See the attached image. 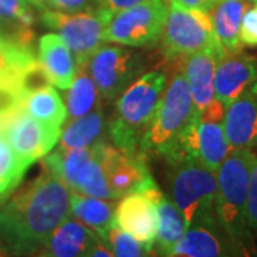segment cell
I'll list each match as a JSON object with an SVG mask.
<instances>
[{
    "instance_id": "obj_39",
    "label": "cell",
    "mask_w": 257,
    "mask_h": 257,
    "mask_svg": "<svg viewBox=\"0 0 257 257\" xmlns=\"http://www.w3.org/2000/svg\"><path fill=\"white\" fill-rule=\"evenodd\" d=\"M0 257H15V256H12V254L9 253V250L0 243Z\"/></svg>"
},
{
    "instance_id": "obj_34",
    "label": "cell",
    "mask_w": 257,
    "mask_h": 257,
    "mask_svg": "<svg viewBox=\"0 0 257 257\" xmlns=\"http://www.w3.org/2000/svg\"><path fill=\"white\" fill-rule=\"evenodd\" d=\"M92 2L93 8H96V9L101 10V12L113 16L114 13L128 9L132 6H136V5L145 2V0H92Z\"/></svg>"
},
{
    "instance_id": "obj_30",
    "label": "cell",
    "mask_w": 257,
    "mask_h": 257,
    "mask_svg": "<svg viewBox=\"0 0 257 257\" xmlns=\"http://www.w3.org/2000/svg\"><path fill=\"white\" fill-rule=\"evenodd\" d=\"M104 243L109 246L114 257H152V251L146 250L138 240L117 229L116 226L109 231Z\"/></svg>"
},
{
    "instance_id": "obj_5",
    "label": "cell",
    "mask_w": 257,
    "mask_h": 257,
    "mask_svg": "<svg viewBox=\"0 0 257 257\" xmlns=\"http://www.w3.org/2000/svg\"><path fill=\"white\" fill-rule=\"evenodd\" d=\"M169 190L187 227L199 221L217 220V175L196 159L186 157L170 165Z\"/></svg>"
},
{
    "instance_id": "obj_15",
    "label": "cell",
    "mask_w": 257,
    "mask_h": 257,
    "mask_svg": "<svg viewBox=\"0 0 257 257\" xmlns=\"http://www.w3.org/2000/svg\"><path fill=\"white\" fill-rule=\"evenodd\" d=\"M257 82V57L239 52L226 55L217 63L214 97L227 109L230 103L251 89Z\"/></svg>"
},
{
    "instance_id": "obj_20",
    "label": "cell",
    "mask_w": 257,
    "mask_h": 257,
    "mask_svg": "<svg viewBox=\"0 0 257 257\" xmlns=\"http://www.w3.org/2000/svg\"><path fill=\"white\" fill-rule=\"evenodd\" d=\"M99 239L92 229L69 216L50 234L45 250L55 257H89Z\"/></svg>"
},
{
    "instance_id": "obj_31",
    "label": "cell",
    "mask_w": 257,
    "mask_h": 257,
    "mask_svg": "<svg viewBox=\"0 0 257 257\" xmlns=\"http://www.w3.org/2000/svg\"><path fill=\"white\" fill-rule=\"evenodd\" d=\"M16 82L20 86L22 92L25 93V96H29L30 93L36 92L39 89L47 87L52 83L49 76H47L46 70L43 69V66L40 63V60H36V59H33L18 74Z\"/></svg>"
},
{
    "instance_id": "obj_43",
    "label": "cell",
    "mask_w": 257,
    "mask_h": 257,
    "mask_svg": "<svg viewBox=\"0 0 257 257\" xmlns=\"http://www.w3.org/2000/svg\"><path fill=\"white\" fill-rule=\"evenodd\" d=\"M251 2H257V0H251Z\"/></svg>"
},
{
    "instance_id": "obj_27",
    "label": "cell",
    "mask_w": 257,
    "mask_h": 257,
    "mask_svg": "<svg viewBox=\"0 0 257 257\" xmlns=\"http://www.w3.org/2000/svg\"><path fill=\"white\" fill-rule=\"evenodd\" d=\"M29 169L23 160H20L18 155L13 152L9 143L0 138V202L5 200L10 193L16 189L19 182Z\"/></svg>"
},
{
    "instance_id": "obj_37",
    "label": "cell",
    "mask_w": 257,
    "mask_h": 257,
    "mask_svg": "<svg viewBox=\"0 0 257 257\" xmlns=\"http://www.w3.org/2000/svg\"><path fill=\"white\" fill-rule=\"evenodd\" d=\"M89 257H114V256H113V253H111V250L109 248V246H107L103 240L99 239L96 243H94V246H93L92 251H90Z\"/></svg>"
},
{
    "instance_id": "obj_11",
    "label": "cell",
    "mask_w": 257,
    "mask_h": 257,
    "mask_svg": "<svg viewBox=\"0 0 257 257\" xmlns=\"http://www.w3.org/2000/svg\"><path fill=\"white\" fill-rule=\"evenodd\" d=\"M0 132L19 159L29 166L46 156L60 139V127L42 123L25 111L8 120Z\"/></svg>"
},
{
    "instance_id": "obj_1",
    "label": "cell",
    "mask_w": 257,
    "mask_h": 257,
    "mask_svg": "<svg viewBox=\"0 0 257 257\" xmlns=\"http://www.w3.org/2000/svg\"><path fill=\"white\" fill-rule=\"evenodd\" d=\"M70 193L45 169L0 209V243L15 257L37 254L56 227L70 216Z\"/></svg>"
},
{
    "instance_id": "obj_24",
    "label": "cell",
    "mask_w": 257,
    "mask_h": 257,
    "mask_svg": "<svg viewBox=\"0 0 257 257\" xmlns=\"http://www.w3.org/2000/svg\"><path fill=\"white\" fill-rule=\"evenodd\" d=\"M104 132V116L99 109H94L90 113L76 117L60 133L59 147L63 150L83 149L94 145L101 140Z\"/></svg>"
},
{
    "instance_id": "obj_3",
    "label": "cell",
    "mask_w": 257,
    "mask_h": 257,
    "mask_svg": "<svg viewBox=\"0 0 257 257\" xmlns=\"http://www.w3.org/2000/svg\"><path fill=\"white\" fill-rule=\"evenodd\" d=\"M256 153L248 149L230 150L217 175L216 219L239 257H250L251 236L247 224V187Z\"/></svg>"
},
{
    "instance_id": "obj_21",
    "label": "cell",
    "mask_w": 257,
    "mask_h": 257,
    "mask_svg": "<svg viewBox=\"0 0 257 257\" xmlns=\"http://www.w3.org/2000/svg\"><path fill=\"white\" fill-rule=\"evenodd\" d=\"M251 0H219L211 12L216 37L227 55L239 53L243 49L240 40V25L243 15L251 6Z\"/></svg>"
},
{
    "instance_id": "obj_22",
    "label": "cell",
    "mask_w": 257,
    "mask_h": 257,
    "mask_svg": "<svg viewBox=\"0 0 257 257\" xmlns=\"http://www.w3.org/2000/svg\"><path fill=\"white\" fill-rule=\"evenodd\" d=\"M114 210L116 204L106 199L70 193V216L92 229L103 241L114 227Z\"/></svg>"
},
{
    "instance_id": "obj_8",
    "label": "cell",
    "mask_w": 257,
    "mask_h": 257,
    "mask_svg": "<svg viewBox=\"0 0 257 257\" xmlns=\"http://www.w3.org/2000/svg\"><path fill=\"white\" fill-rule=\"evenodd\" d=\"M145 57L123 46H100L86 62V70L104 100H113L140 77Z\"/></svg>"
},
{
    "instance_id": "obj_28",
    "label": "cell",
    "mask_w": 257,
    "mask_h": 257,
    "mask_svg": "<svg viewBox=\"0 0 257 257\" xmlns=\"http://www.w3.org/2000/svg\"><path fill=\"white\" fill-rule=\"evenodd\" d=\"M35 59L30 49L19 46L0 35V76L16 80L18 74Z\"/></svg>"
},
{
    "instance_id": "obj_23",
    "label": "cell",
    "mask_w": 257,
    "mask_h": 257,
    "mask_svg": "<svg viewBox=\"0 0 257 257\" xmlns=\"http://www.w3.org/2000/svg\"><path fill=\"white\" fill-rule=\"evenodd\" d=\"M35 15L30 0H0L2 36L19 46L30 49L33 40Z\"/></svg>"
},
{
    "instance_id": "obj_36",
    "label": "cell",
    "mask_w": 257,
    "mask_h": 257,
    "mask_svg": "<svg viewBox=\"0 0 257 257\" xmlns=\"http://www.w3.org/2000/svg\"><path fill=\"white\" fill-rule=\"evenodd\" d=\"M219 0H170V3L179 5L186 9H199L210 12Z\"/></svg>"
},
{
    "instance_id": "obj_4",
    "label": "cell",
    "mask_w": 257,
    "mask_h": 257,
    "mask_svg": "<svg viewBox=\"0 0 257 257\" xmlns=\"http://www.w3.org/2000/svg\"><path fill=\"white\" fill-rule=\"evenodd\" d=\"M165 86V74L149 72L121 93L110 121L113 146L130 153L142 152V142L156 114Z\"/></svg>"
},
{
    "instance_id": "obj_33",
    "label": "cell",
    "mask_w": 257,
    "mask_h": 257,
    "mask_svg": "<svg viewBox=\"0 0 257 257\" xmlns=\"http://www.w3.org/2000/svg\"><path fill=\"white\" fill-rule=\"evenodd\" d=\"M246 216H247L248 229L257 230V156L250 169V176H248Z\"/></svg>"
},
{
    "instance_id": "obj_38",
    "label": "cell",
    "mask_w": 257,
    "mask_h": 257,
    "mask_svg": "<svg viewBox=\"0 0 257 257\" xmlns=\"http://www.w3.org/2000/svg\"><path fill=\"white\" fill-rule=\"evenodd\" d=\"M52 2L53 0H30V3L32 5H35L37 8H40V9H50V5H52Z\"/></svg>"
},
{
    "instance_id": "obj_9",
    "label": "cell",
    "mask_w": 257,
    "mask_h": 257,
    "mask_svg": "<svg viewBox=\"0 0 257 257\" xmlns=\"http://www.w3.org/2000/svg\"><path fill=\"white\" fill-rule=\"evenodd\" d=\"M167 10L165 0H145L117 12L106 26L104 39L123 46L152 45L163 35Z\"/></svg>"
},
{
    "instance_id": "obj_32",
    "label": "cell",
    "mask_w": 257,
    "mask_h": 257,
    "mask_svg": "<svg viewBox=\"0 0 257 257\" xmlns=\"http://www.w3.org/2000/svg\"><path fill=\"white\" fill-rule=\"evenodd\" d=\"M240 40L243 46H257V2L246 10L240 25Z\"/></svg>"
},
{
    "instance_id": "obj_6",
    "label": "cell",
    "mask_w": 257,
    "mask_h": 257,
    "mask_svg": "<svg viewBox=\"0 0 257 257\" xmlns=\"http://www.w3.org/2000/svg\"><path fill=\"white\" fill-rule=\"evenodd\" d=\"M199 52H213L224 57L209 12L186 9L170 3L163 29V53L167 59L187 57Z\"/></svg>"
},
{
    "instance_id": "obj_35",
    "label": "cell",
    "mask_w": 257,
    "mask_h": 257,
    "mask_svg": "<svg viewBox=\"0 0 257 257\" xmlns=\"http://www.w3.org/2000/svg\"><path fill=\"white\" fill-rule=\"evenodd\" d=\"M89 0H53L50 9L60 12H79L87 8Z\"/></svg>"
},
{
    "instance_id": "obj_12",
    "label": "cell",
    "mask_w": 257,
    "mask_h": 257,
    "mask_svg": "<svg viewBox=\"0 0 257 257\" xmlns=\"http://www.w3.org/2000/svg\"><path fill=\"white\" fill-rule=\"evenodd\" d=\"M101 160L113 199L138 192L142 184L152 179L147 167L146 153L143 152L130 153L103 142Z\"/></svg>"
},
{
    "instance_id": "obj_10",
    "label": "cell",
    "mask_w": 257,
    "mask_h": 257,
    "mask_svg": "<svg viewBox=\"0 0 257 257\" xmlns=\"http://www.w3.org/2000/svg\"><path fill=\"white\" fill-rule=\"evenodd\" d=\"M224 113L226 107L214 99L199 113L196 124L184 142V156L196 159L214 173L231 150L223 126Z\"/></svg>"
},
{
    "instance_id": "obj_13",
    "label": "cell",
    "mask_w": 257,
    "mask_h": 257,
    "mask_svg": "<svg viewBox=\"0 0 257 257\" xmlns=\"http://www.w3.org/2000/svg\"><path fill=\"white\" fill-rule=\"evenodd\" d=\"M114 226L127 233L143 247L153 251L157 234V211L153 202L142 193L121 197L114 210Z\"/></svg>"
},
{
    "instance_id": "obj_40",
    "label": "cell",
    "mask_w": 257,
    "mask_h": 257,
    "mask_svg": "<svg viewBox=\"0 0 257 257\" xmlns=\"http://www.w3.org/2000/svg\"><path fill=\"white\" fill-rule=\"evenodd\" d=\"M32 257H55V256H52L50 253L45 251V253H37V254H35V256H32Z\"/></svg>"
},
{
    "instance_id": "obj_14",
    "label": "cell",
    "mask_w": 257,
    "mask_h": 257,
    "mask_svg": "<svg viewBox=\"0 0 257 257\" xmlns=\"http://www.w3.org/2000/svg\"><path fill=\"white\" fill-rule=\"evenodd\" d=\"M136 193H142L149 197L157 211V234L155 241V253L159 257H167L176 244L183 237L187 229L182 211L177 209L173 200L165 196V193L159 189L156 182L149 179L139 187Z\"/></svg>"
},
{
    "instance_id": "obj_26",
    "label": "cell",
    "mask_w": 257,
    "mask_h": 257,
    "mask_svg": "<svg viewBox=\"0 0 257 257\" xmlns=\"http://www.w3.org/2000/svg\"><path fill=\"white\" fill-rule=\"evenodd\" d=\"M67 90L69 92L66 93V109L72 119L84 116L97 109L96 106L99 103L100 93L86 70L79 69L74 82Z\"/></svg>"
},
{
    "instance_id": "obj_18",
    "label": "cell",
    "mask_w": 257,
    "mask_h": 257,
    "mask_svg": "<svg viewBox=\"0 0 257 257\" xmlns=\"http://www.w3.org/2000/svg\"><path fill=\"white\" fill-rule=\"evenodd\" d=\"M220 56L213 52H199L186 57L184 77L187 80L197 113L214 100V76Z\"/></svg>"
},
{
    "instance_id": "obj_19",
    "label": "cell",
    "mask_w": 257,
    "mask_h": 257,
    "mask_svg": "<svg viewBox=\"0 0 257 257\" xmlns=\"http://www.w3.org/2000/svg\"><path fill=\"white\" fill-rule=\"evenodd\" d=\"M40 63L50 82L62 90H67L76 79L77 69L73 53L57 33H46L39 42Z\"/></svg>"
},
{
    "instance_id": "obj_7",
    "label": "cell",
    "mask_w": 257,
    "mask_h": 257,
    "mask_svg": "<svg viewBox=\"0 0 257 257\" xmlns=\"http://www.w3.org/2000/svg\"><path fill=\"white\" fill-rule=\"evenodd\" d=\"M110 18V15L96 8L79 12L45 9L42 15L43 23L56 30L69 46L79 69L84 67L89 57L106 42L104 32Z\"/></svg>"
},
{
    "instance_id": "obj_44",
    "label": "cell",
    "mask_w": 257,
    "mask_h": 257,
    "mask_svg": "<svg viewBox=\"0 0 257 257\" xmlns=\"http://www.w3.org/2000/svg\"><path fill=\"white\" fill-rule=\"evenodd\" d=\"M254 257H257V254H256V256H254Z\"/></svg>"
},
{
    "instance_id": "obj_41",
    "label": "cell",
    "mask_w": 257,
    "mask_h": 257,
    "mask_svg": "<svg viewBox=\"0 0 257 257\" xmlns=\"http://www.w3.org/2000/svg\"><path fill=\"white\" fill-rule=\"evenodd\" d=\"M251 92L254 93V94H256V96H257V82L254 83L253 86H251Z\"/></svg>"
},
{
    "instance_id": "obj_42",
    "label": "cell",
    "mask_w": 257,
    "mask_h": 257,
    "mask_svg": "<svg viewBox=\"0 0 257 257\" xmlns=\"http://www.w3.org/2000/svg\"><path fill=\"white\" fill-rule=\"evenodd\" d=\"M0 138H2V132H0Z\"/></svg>"
},
{
    "instance_id": "obj_17",
    "label": "cell",
    "mask_w": 257,
    "mask_h": 257,
    "mask_svg": "<svg viewBox=\"0 0 257 257\" xmlns=\"http://www.w3.org/2000/svg\"><path fill=\"white\" fill-rule=\"evenodd\" d=\"M224 133L231 150L257 147V96L248 89L224 113Z\"/></svg>"
},
{
    "instance_id": "obj_2",
    "label": "cell",
    "mask_w": 257,
    "mask_h": 257,
    "mask_svg": "<svg viewBox=\"0 0 257 257\" xmlns=\"http://www.w3.org/2000/svg\"><path fill=\"white\" fill-rule=\"evenodd\" d=\"M199 113L183 72L173 74L163 92L156 114L142 142L143 153H156L173 165L184 157V142L196 124Z\"/></svg>"
},
{
    "instance_id": "obj_16",
    "label": "cell",
    "mask_w": 257,
    "mask_h": 257,
    "mask_svg": "<svg viewBox=\"0 0 257 257\" xmlns=\"http://www.w3.org/2000/svg\"><path fill=\"white\" fill-rule=\"evenodd\" d=\"M167 257H239L217 220L190 224Z\"/></svg>"
},
{
    "instance_id": "obj_29",
    "label": "cell",
    "mask_w": 257,
    "mask_h": 257,
    "mask_svg": "<svg viewBox=\"0 0 257 257\" xmlns=\"http://www.w3.org/2000/svg\"><path fill=\"white\" fill-rule=\"evenodd\" d=\"M25 99L26 96L15 79L0 76V127L8 120L25 111Z\"/></svg>"
},
{
    "instance_id": "obj_25",
    "label": "cell",
    "mask_w": 257,
    "mask_h": 257,
    "mask_svg": "<svg viewBox=\"0 0 257 257\" xmlns=\"http://www.w3.org/2000/svg\"><path fill=\"white\" fill-rule=\"evenodd\" d=\"M25 113L50 126L62 127L67 119V109L52 86L30 93L25 99Z\"/></svg>"
}]
</instances>
